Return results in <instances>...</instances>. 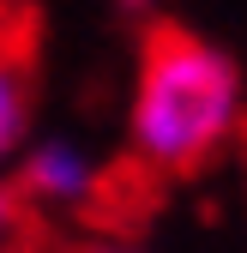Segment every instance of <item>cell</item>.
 <instances>
[{
    "instance_id": "52a82bcc",
    "label": "cell",
    "mask_w": 247,
    "mask_h": 253,
    "mask_svg": "<svg viewBox=\"0 0 247 253\" xmlns=\"http://www.w3.org/2000/svg\"><path fill=\"white\" fill-rule=\"evenodd\" d=\"M127 6H157V0H127Z\"/></svg>"
},
{
    "instance_id": "8992f818",
    "label": "cell",
    "mask_w": 247,
    "mask_h": 253,
    "mask_svg": "<svg viewBox=\"0 0 247 253\" xmlns=\"http://www.w3.org/2000/svg\"><path fill=\"white\" fill-rule=\"evenodd\" d=\"M90 253H133V247H90Z\"/></svg>"
},
{
    "instance_id": "3957f363",
    "label": "cell",
    "mask_w": 247,
    "mask_h": 253,
    "mask_svg": "<svg viewBox=\"0 0 247 253\" xmlns=\"http://www.w3.org/2000/svg\"><path fill=\"white\" fill-rule=\"evenodd\" d=\"M30 145V73L24 60H0V175L18 169Z\"/></svg>"
},
{
    "instance_id": "7a4b0ae2",
    "label": "cell",
    "mask_w": 247,
    "mask_h": 253,
    "mask_svg": "<svg viewBox=\"0 0 247 253\" xmlns=\"http://www.w3.org/2000/svg\"><path fill=\"white\" fill-rule=\"evenodd\" d=\"M103 169L79 139H42V145H24L18 157V199L24 205H42V211H79L97 199Z\"/></svg>"
},
{
    "instance_id": "5b68a950",
    "label": "cell",
    "mask_w": 247,
    "mask_h": 253,
    "mask_svg": "<svg viewBox=\"0 0 247 253\" xmlns=\"http://www.w3.org/2000/svg\"><path fill=\"white\" fill-rule=\"evenodd\" d=\"M24 12L12 6V0H0V60H24Z\"/></svg>"
},
{
    "instance_id": "6da1fadb",
    "label": "cell",
    "mask_w": 247,
    "mask_h": 253,
    "mask_svg": "<svg viewBox=\"0 0 247 253\" xmlns=\"http://www.w3.org/2000/svg\"><path fill=\"white\" fill-rule=\"evenodd\" d=\"M247 121L241 67L193 30H151L133 73L127 145L151 175H193Z\"/></svg>"
},
{
    "instance_id": "277c9868",
    "label": "cell",
    "mask_w": 247,
    "mask_h": 253,
    "mask_svg": "<svg viewBox=\"0 0 247 253\" xmlns=\"http://www.w3.org/2000/svg\"><path fill=\"white\" fill-rule=\"evenodd\" d=\"M37 223H30V205L18 199V187L0 181V253H30Z\"/></svg>"
}]
</instances>
